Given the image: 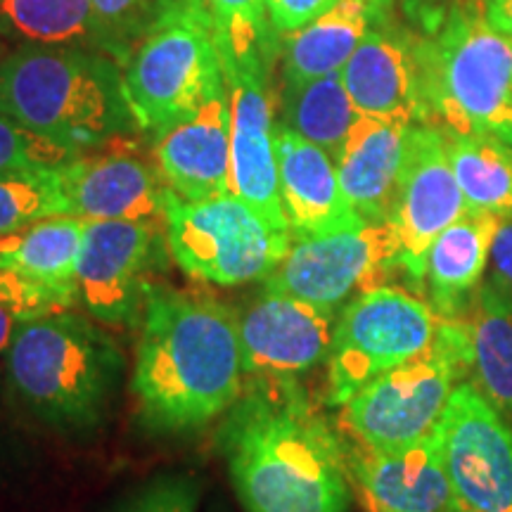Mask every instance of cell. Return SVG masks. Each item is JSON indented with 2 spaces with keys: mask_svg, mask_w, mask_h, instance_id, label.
Masks as SVG:
<instances>
[{
  "mask_svg": "<svg viewBox=\"0 0 512 512\" xmlns=\"http://www.w3.org/2000/svg\"><path fill=\"white\" fill-rule=\"evenodd\" d=\"M216 446L245 512H349L344 437L299 380L247 377Z\"/></svg>",
  "mask_w": 512,
  "mask_h": 512,
  "instance_id": "obj_1",
  "label": "cell"
},
{
  "mask_svg": "<svg viewBox=\"0 0 512 512\" xmlns=\"http://www.w3.org/2000/svg\"><path fill=\"white\" fill-rule=\"evenodd\" d=\"M358 112L344 88L342 74H328L320 79L283 86L280 91L278 124L302 136L309 143L323 147L332 159L339 157Z\"/></svg>",
  "mask_w": 512,
  "mask_h": 512,
  "instance_id": "obj_27",
  "label": "cell"
},
{
  "mask_svg": "<svg viewBox=\"0 0 512 512\" xmlns=\"http://www.w3.org/2000/svg\"><path fill=\"white\" fill-rule=\"evenodd\" d=\"M467 211L512 219V143L489 133L444 131Z\"/></svg>",
  "mask_w": 512,
  "mask_h": 512,
  "instance_id": "obj_26",
  "label": "cell"
},
{
  "mask_svg": "<svg viewBox=\"0 0 512 512\" xmlns=\"http://www.w3.org/2000/svg\"><path fill=\"white\" fill-rule=\"evenodd\" d=\"M427 124L512 143V36L486 22L479 0L453 3L418 38Z\"/></svg>",
  "mask_w": 512,
  "mask_h": 512,
  "instance_id": "obj_5",
  "label": "cell"
},
{
  "mask_svg": "<svg viewBox=\"0 0 512 512\" xmlns=\"http://www.w3.org/2000/svg\"><path fill=\"white\" fill-rule=\"evenodd\" d=\"M448 512H472L470 508H465V505H460V503H456V505H453V508L451 510H448Z\"/></svg>",
  "mask_w": 512,
  "mask_h": 512,
  "instance_id": "obj_40",
  "label": "cell"
},
{
  "mask_svg": "<svg viewBox=\"0 0 512 512\" xmlns=\"http://www.w3.org/2000/svg\"><path fill=\"white\" fill-rule=\"evenodd\" d=\"M233 133H230V185L268 226L290 233L283 211L275 155V107L264 55L223 62Z\"/></svg>",
  "mask_w": 512,
  "mask_h": 512,
  "instance_id": "obj_14",
  "label": "cell"
},
{
  "mask_svg": "<svg viewBox=\"0 0 512 512\" xmlns=\"http://www.w3.org/2000/svg\"><path fill=\"white\" fill-rule=\"evenodd\" d=\"M275 155L280 200L292 238L335 233L368 223L349 204L335 159L323 147L309 143L283 124H275Z\"/></svg>",
  "mask_w": 512,
  "mask_h": 512,
  "instance_id": "obj_20",
  "label": "cell"
},
{
  "mask_svg": "<svg viewBox=\"0 0 512 512\" xmlns=\"http://www.w3.org/2000/svg\"><path fill=\"white\" fill-rule=\"evenodd\" d=\"M377 0H337L285 43L283 86L339 74L373 27Z\"/></svg>",
  "mask_w": 512,
  "mask_h": 512,
  "instance_id": "obj_24",
  "label": "cell"
},
{
  "mask_svg": "<svg viewBox=\"0 0 512 512\" xmlns=\"http://www.w3.org/2000/svg\"><path fill=\"white\" fill-rule=\"evenodd\" d=\"M166 219L86 221L79 254V302L110 325H140L166 268Z\"/></svg>",
  "mask_w": 512,
  "mask_h": 512,
  "instance_id": "obj_10",
  "label": "cell"
},
{
  "mask_svg": "<svg viewBox=\"0 0 512 512\" xmlns=\"http://www.w3.org/2000/svg\"><path fill=\"white\" fill-rule=\"evenodd\" d=\"M57 309L17 275L0 271V354L10 347L17 328L27 320L48 316Z\"/></svg>",
  "mask_w": 512,
  "mask_h": 512,
  "instance_id": "obj_34",
  "label": "cell"
},
{
  "mask_svg": "<svg viewBox=\"0 0 512 512\" xmlns=\"http://www.w3.org/2000/svg\"><path fill=\"white\" fill-rule=\"evenodd\" d=\"M223 62L261 55L266 38V0H207Z\"/></svg>",
  "mask_w": 512,
  "mask_h": 512,
  "instance_id": "obj_31",
  "label": "cell"
},
{
  "mask_svg": "<svg viewBox=\"0 0 512 512\" xmlns=\"http://www.w3.org/2000/svg\"><path fill=\"white\" fill-rule=\"evenodd\" d=\"M434 437L460 505L472 512H512V422L475 380L458 384Z\"/></svg>",
  "mask_w": 512,
  "mask_h": 512,
  "instance_id": "obj_12",
  "label": "cell"
},
{
  "mask_svg": "<svg viewBox=\"0 0 512 512\" xmlns=\"http://www.w3.org/2000/svg\"><path fill=\"white\" fill-rule=\"evenodd\" d=\"M472 349V380L512 422V292L486 280L465 318Z\"/></svg>",
  "mask_w": 512,
  "mask_h": 512,
  "instance_id": "obj_25",
  "label": "cell"
},
{
  "mask_svg": "<svg viewBox=\"0 0 512 512\" xmlns=\"http://www.w3.org/2000/svg\"><path fill=\"white\" fill-rule=\"evenodd\" d=\"M486 22L512 36V0H479Z\"/></svg>",
  "mask_w": 512,
  "mask_h": 512,
  "instance_id": "obj_37",
  "label": "cell"
},
{
  "mask_svg": "<svg viewBox=\"0 0 512 512\" xmlns=\"http://www.w3.org/2000/svg\"><path fill=\"white\" fill-rule=\"evenodd\" d=\"M394 271H399V245L392 226L361 223L335 233L292 238L290 252L264 280V287L337 311L356 292L384 285Z\"/></svg>",
  "mask_w": 512,
  "mask_h": 512,
  "instance_id": "obj_11",
  "label": "cell"
},
{
  "mask_svg": "<svg viewBox=\"0 0 512 512\" xmlns=\"http://www.w3.org/2000/svg\"><path fill=\"white\" fill-rule=\"evenodd\" d=\"M53 216H67L57 169L0 176V240Z\"/></svg>",
  "mask_w": 512,
  "mask_h": 512,
  "instance_id": "obj_29",
  "label": "cell"
},
{
  "mask_svg": "<svg viewBox=\"0 0 512 512\" xmlns=\"http://www.w3.org/2000/svg\"><path fill=\"white\" fill-rule=\"evenodd\" d=\"M363 503H366V508H368V512H392V510L382 508V505H377V503H373V501H368V498H363Z\"/></svg>",
  "mask_w": 512,
  "mask_h": 512,
  "instance_id": "obj_38",
  "label": "cell"
},
{
  "mask_svg": "<svg viewBox=\"0 0 512 512\" xmlns=\"http://www.w3.org/2000/svg\"><path fill=\"white\" fill-rule=\"evenodd\" d=\"M238 313L200 292L157 287L140 320L131 392L155 434L200 432L245 389Z\"/></svg>",
  "mask_w": 512,
  "mask_h": 512,
  "instance_id": "obj_2",
  "label": "cell"
},
{
  "mask_svg": "<svg viewBox=\"0 0 512 512\" xmlns=\"http://www.w3.org/2000/svg\"><path fill=\"white\" fill-rule=\"evenodd\" d=\"M124 354L81 313L55 311L27 320L5 351V375L17 401L50 430L91 432L117 394Z\"/></svg>",
  "mask_w": 512,
  "mask_h": 512,
  "instance_id": "obj_4",
  "label": "cell"
},
{
  "mask_svg": "<svg viewBox=\"0 0 512 512\" xmlns=\"http://www.w3.org/2000/svg\"><path fill=\"white\" fill-rule=\"evenodd\" d=\"M235 313L247 377L299 380L328 361L337 323L332 309L264 287Z\"/></svg>",
  "mask_w": 512,
  "mask_h": 512,
  "instance_id": "obj_15",
  "label": "cell"
},
{
  "mask_svg": "<svg viewBox=\"0 0 512 512\" xmlns=\"http://www.w3.org/2000/svg\"><path fill=\"white\" fill-rule=\"evenodd\" d=\"M467 214V204L453 174L444 128L411 124L406 159L396 190L389 226L399 245V271L415 290H425L427 254L444 230Z\"/></svg>",
  "mask_w": 512,
  "mask_h": 512,
  "instance_id": "obj_13",
  "label": "cell"
},
{
  "mask_svg": "<svg viewBox=\"0 0 512 512\" xmlns=\"http://www.w3.org/2000/svg\"><path fill=\"white\" fill-rule=\"evenodd\" d=\"M230 112L228 83L157 138L155 159L164 183L183 200H211L233 192L230 185Z\"/></svg>",
  "mask_w": 512,
  "mask_h": 512,
  "instance_id": "obj_17",
  "label": "cell"
},
{
  "mask_svg": "<svg viewBox=\"0 0 512 512\" xmlns=\"http://www.w3.org/2000/svg\"><path fill=\"white\" fill-rule=\"evenodd\" d=\"M91 0H0V36L22 43L88 41Z\"/></svg>",
  "mask_w": 512,
  "mask_h": 512,
  "instance_id": "obj_28",
  "label": "cell"
},
{
  "mask_svg": "<svg viewBox=\"0 0 512 512\" xmlns=\"http://www.w3.org/2000/svg\"><path fill=\"white\" fill-rule=\"evenodd\" d=\"M86 219L53 216L0 240V271L24 280L57 311L79 302V254Z\"/></svg>",
  "mask_w": 512,
  "mask_h": 512,
  "instance_id": "obj_22",
  "label": "cell"
},
{
  "mask_svg": "<svg viewBox=\"0 0 512 512\" xmlns=\"http://www.w3.org/2000/svg\"><path fill=\"white\" fill-rule=\"evenodd\" d=\"M162 0H91L88 43L114 60L126 62L131 50L155 22Z\"/></svg>",
  "mask_w": 512,
  "mask_h": 512,
  "instance_id": "obj_30",
  "label": "cell"
},
{
  "mask_svg": "<svg viewBox=\"0 0 512 512\" xmlns=\"http://www.w3.org/2000/svg\"><path fill=\"white\" fill-rule=\"evenodd\" d=\"M470 377L472 349L465 318H441L432 347L351 396L339 413V427L344 437L363 446L413 444L432 434L451 394Z\"/></svg>",
  "mask_w": 512,
  "mask_h": 512,
  "instance_id": "obj_7",
  "label": "cell"
},
{
  "mask_svg": "<svg viewBox=\"0 0 512 512\" xmlns=\"http://www.w3.org/2000/svg\"><path fill=\"white\" fill-rule=\"evenodd\" d=\"M411 124L358 114L342 152L335 159L339 183L358 216L368 223H387L406 159Z\"/></svg>",
  "mask_w": 512,
  "mask_h": 512,
  "instance_id": "obj_21",
  "label": "cell"
},
{
  "mask_svg": "<svg viewBox=\"0 0 512 512\" xmlns=\"http://www.w3.org/2000/svg\"><path fill=\"white\" fill-rule=\"evenodd\" d=\"M344 456L351 482L361 496L382 508L392 512H448L458 503L434 430L413 444L394 448L363 446L344 437Z\"/></svg>",
  "mask_w": 512,
  "mask_h": 512,
  "instance_id": "obj_16",
  "label": "cell"
},
{
  "mask_svg": "<svg viewBox=\"0 0 512 512\" xmlns=\"http://www.w3.org/2000/svg\"><path fill=\"white\" fill-rule=\"evenodd\" d=\"M76 152L38 136L15 119L0 114V176L24 171L57 169L74 159Z\"/></svg>",
  "mask_w": 512,
  "mask_h": 512,
  "instance_id": "obj_32",
  "label": "cell"
},
{
  "mask_svg": "<svg viewBox=\"0 0 512 512\" xmlns=\"http://www.w3.org/2000/svg\"><path fill=\"white\" fill-rule=\"evenodd\" d=\"M209 512H228V508H226V505H221V503H214L209 508Z\"/></svg>",
  "mask_w": 512,
  "mask_h": 512,
  "instance_id": "obj_39",
  "label": "cell"
},
{
  "mask_svg": "<svg viewBox=\"0 0 512 512\" xmlns=\"http://www.w3.org/2000/svg\"><path fill=\"white\" fill-rule=\"evenodd\" d=\"M335 3L337 0H266L268 24L280 34H292L311 24Z\"/></svg>",
  "mask_w": 512,
  "mask_h": 512,
  "instance_id": "obj_35",
  "label": "cell"
},
{
  "mask_svg": "<svg viewBox=\"0 0 512 512\" xmlns=\"http://www.w3.org/2000/svg\"><path fill=\"white\" fill-rule=\"evenodd\" d=\"M164 219L169 254L178 268L209 285L266 280L292 245L290 233L268 226L233 192L192 202L166 188Z\"/></svg>",
  "mask_w": 512,
  "mask_h": 512,
  "instance_id": "obj_8",
  "label": "cell"
},
{
  "mask_svg": "<svg viewBox=\"0 0 512 512\" xmlns=\"http://www.w3.org/2000/svg\"><path fill=\"white\" fill-rule=\"evenodd\" d=\"M0 114L76 155L138 128L114 57L79 43H22L5 55Z\"/></svg>",
  "mask_w": 512,
  "mask_h": 512,
  "instance_id": "obj_3",
  "label": "cell"
},
{
  "mask_svg": "<svg viewBox=\"0 0 512 512\" xmlns=\"http://www.w3.org/2000/svg\"><path fill=\"white\" fill-rule=\"evenodd\" d=\"M121 74L133 121L150 138L190 117L228 83L207 5L162 3Z\"/></svg>",
  "mask_w": 512,
  "mask_h": 512,
  "instance_id": "obj_6",
  "label": "cell"
},
{
  "mask_svg": "<svg viewBox=\"0 0 512 512\" xmlns=\"http://www.w3.org/2000/svg\"><path fill=\"white\" fill-rule=\"evenodd\" d=\"M439 325L425 299L399 287L380 285L344 304L325 361L328 406L342 408L366 384L430 349Z\"/></svg>",
  "mask_w": 512,
  "mask_h": 512,
  "instance_id": "obj_9",
  "label": "cell"
},
{
  "mask_svg": "<svg viewBox=\"0 0 512 512\" xmlns=\"http://www.w3.org/2000/svg\"><path fill=\"white\" fill-rule=\"evenodd\" d=\"M339 74L356 112L363 117L427 124L418 36L392 27H370Z\"/></svg>",
  "mask_w": 512,
  "mask_h": 512,
  "instance_id": "obj_19",
  "label": "cell"
},
{
  "mask_svg": "<svg viewBox=\"0 0 512 512\" xmlns=\"http://www.w3.org/2000/svg\"><path fill=\"white\" fill-rule=\"evenodd\" d=\"M491 280L512 292V219L498 223L489 249Z\"/></svg>",
  "mask_w": 512,
  "mask_h": 512,
  "instance_id": "obj_36",
  "label": "cell"
},
{
  "mask_svg": "<svg viewBox=\"0 0 512 512\" xmlns=\"http://www.w3.org/2000/svg\"><path fill=\"white\" fill-rule=\"evenodd\" d=\"M67 216L86 221L164 219L169 185L159 169L128 152L83 157L57 166Z\"/></svg>",
  "mask_w": 512,
  "mask_h": 512,
  "instance_id": "obj_18",
  "label": "cell"
},
{
  "mask_svg": "<svg viewBox=\"0 0 512 512\" xmlns=\"http://www.w3.org/2000/svg\"><path fill=\"white\" fill-rule=\"evenodd\" d=\"M202 482L183 472H166L140 484L114 505L112 512H197Z\"/></svg>",
  "mask_w": 512,
  "mask_h": 512,
  "instance_id": "obj_33",
  "label": "cell"
},
{
  "mask_svg": "<svg viewBox=\"0 0 512 512\" xmlns=\"http://www.w3.org/2000/svg\"><path fill=\"white\" fill-rule=\"evenodd\" d=\"M501 219L467 211L434 240L427 254V304L439 318L463 320L482 285L489 249Z\"/></svg>",
  "mask_w": 512,
  "mask_h": 512,
  "instance_id": "obj_23",
  "label": "cell"
}]
</instances>
